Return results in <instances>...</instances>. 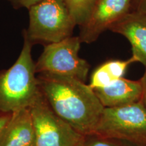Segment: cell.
Wrapping results in <instances>:
<instances>
[{
    "mask_svg": "<svg viewBox=\"0 0 146 146\" xmlns=\"http://www.w3.org/2000/svg\"><path fill=\"white\" fill-rule=\"evenodd\" d=\"M14 5V8H25L29 10L32 6L42 0H8Z\"/></svg>",
    "mask_w": 146,
    "mask_h": 146,
    "instance_id": "cell-14",
    "label": "cell"
},
{
    "mask_svg": "<svg viewBox=\"0 0 146 146\" xmlns=\"http://www.w3.org/2000/svg\"><path fill=\"white\" fill-rule=\"evenodd\" d=\"M76 25L83 26L88 21L97 0H63Z\"/></svg>",
    "mask_w": 146,
    "mask_h": 146,
    "instance_id": "cell-12",
    "label": "cell"
},
{
    "mask_svg": "<svg viewBox=\"0 0 146 146\" xmlns=\"http://www.w3.org/2000/svg\"><path fill=\"white\" fill-rule=\"evenodd\" d=\"M81 43L78 36L48 43L35 63L36 74L70 76L85 83L90 66L78 56Z\"/></svg>",
    "mask_w": 146,
    "mask_h": 146,
    "instance_id": "cell-5",
    "label": "cell"
},
{
    "mask_svg": "<svg viewBox=\"0 0 146 146\" xmlns=\"http://www.w3.org/2000/svg\"><path fill=\"white\" fill-rule=\"evenodd\" d=\"M38 83L56 114L83 135L95 133L104 107L94 89L77 78L39 74Z\"/></svg>",
    "mask_w": 146,
    "mask_h": 146,
    "instance_id": "cell-1",
    "label": "cell"
},
{
    "mask_svg": "<svg viewBox=\"0 0 146 146\" xmlns=\"http://www.w3.org/2000/svg\"><path fill=\"white\" fill-rule=\"evenodd\" d=\"M11 113H1L0 112V131L4 127V125L8 121L10 117Z\"/></svg>",
    "mask_w": 146,
    "mask_h": 146,
    "instance_id": "cell-17",
    "label": "cell"
},
{
    "mask_svg": "<svg viewBox=\"0 0 146 146\" xmlns=\"http://www.w3.org/2000/svg\"><path fill=\"white\" fill-rule=\"evenodd\" d=\"M94 91L104 107L114 108L139 102L142 86L140 81H132L123 77L108 86Z\"/></svg>",
    "mask_w": 146,
    "mask_h": 146,
    "instance_id": "cell-10",
    "label": "cell"
},
{
    "mask_svg": "<svg viewBox=\"0 0 146 146\" xmlns=\"http://www.w3.org/2000/svg\"><path fill=\"white\" fill-rule=\"evenodd\" d=\"M95 133L106 138L146 145V107L141 100L114 108H104Z\"/></svg>",
    "mask_w": 146,
    "mask_h": 146,
    "instance_id": "cell-4",
    "label": "cell"
},
{
    "mask_svg": "<svg viewBox=\"0 0 146 146\" xmlns=\"http://www.w3.org/2000/svg\"><path fill=\"white\" fill-rule=\"evenodd\" d=\"M29 11V25L24 35L32 44L62 41L71 36L76 25L63 0H42Z\"/></svg>",
    "mask_w": 146,
    "mask_h": 146,
    "instance_id": "cell-3",
    "label": "cell"
},
{
    "mask_svg": "<svg viewBox=\"0 0 146 146\" xmlns=\"http://www.w3.org/2000/svg\"><path fill=\"white\" fill-rule=\"evenodd\" d=\"M36 146H78L84 135L51 109L42 94L29 107Z\"/></svg>",
    "mask_w": 146,
    "mask_h": 146,
    "instance_id": "cell-6",
    "label": "cell"
},
{
    "mask_svg": "<svg viewBox=\"0 0 146 146\" xmlns=\"http://www.w3.org/2000/svg\"><path fill=\"white\" fill-rule=\"evenodd\" d=\"M110 30L127 38L132 47V57L146 68V14L131 10Z\"/></svg>",
    "mask_w": 146,
    "mask_h": 146,
    "instance_id": "cell-8",
    "label": "cell"
},
{
    "mask_svg": "<svg viewBox=\"0 0 146 146\" xmlns=\"http://www.w3.org/2000/svg\"><path fill=\"white\" fill-rule=\"evenodd\" d=\"M123 145L124 146H146V145H138V144H134V143H129V142H127V141H123Z\"/></svg>",
    "mask_w": 146,
    "mask_h": 146,
    "instance_id": "cell-18",
    "label": "cell"
},
{
    "mask_svg": "<svg viewBox=\"0 0 146 146\" xmlns=\"http://www.w3.org/2000/svg\"><path fill=\"white\" fill-rule=\"evenodd\" d=\"M136 62L131 57L127 60H112L103 63L95 69L91 76L89 85L92 89L108 86L123 78L129 66Z\"/></svg>",
    "mask_w": 146,
    "mask_h": 146,
    "instance_id": "cell-11",
    "label": "cell"
},
{
    "mask_svg": "<svg viewBox=\"0 0 146 146\" xmlns=\"http://www.w3.org/2000/svg\"><path fill=\"white\" fill-rule=\"evenodd\" d=\"M78 146H124L123 142L120 140L106 138L96 133L84 135L83 140Z\"/></svg>",
    "mask_w": 146,
    "mask_h": 146,
    "instance_id": "cell-13",
    "label": "cell"
},
{
    "mask_svg": "<svg viewBox=\"0 0 146 146\" xmlns=\"http://www.w3.org/2000/svg\"><path fill=\"white\" fill-rule=\"evenodd\" d=\"M131 10L146 14V0H133Z\"/></svg>",
    "mask_w": 146,
    "mask_h": 146,
    "instance_id": "cell-15",
    "label": "cell"
},
{
    "mask_svg": "<svg viewBox=\"0 0 146 146\" xmlns=\"http://www.w3.org/2000/svg\"><path fill=\"white\" fill-rule=\"evenodd\" d=\"M0 146H36L29 108L11 113L0 131Z\"/></svg>",
    "mask_w": 146,
    "mask_h": 146,
    "instance_id": "cell-9",
    "label": "cell"
},
{
    "mask_svg": "<svg viewBox=\"0 0 146 146\" xmlns=\"http://www.w3.org/2000/svg\"><path fill=\"white\" fill-rule=\"evenodd\" d=\"M133 0H97L88 21L81 27L82 43H91L131 11Z\"/></svg>",
    "mask_w": 146,
    "mask_h": 146,
    "instance_id": "cell-7",
    "label": "cell"
},
{
    "mask_svg": "<svg viewBox=\"0 0 146 146\" xmlns=\"http://www.w3.org/2000/svg\"><path fill=\"white\" fill-rule=\"evenodd\" d=\"M33 44L24 35V44L16 61L10 68L0 70V112L12 113L29 108L41 95Z\"/></svg>",
    "mask_w": 146,
    "mask_h": 146,
    "instance_id": "cell-2",
    "label": "cell"
},
{
    "mask_svg": "<svg viewBox=\"0 0 146 146\" xmlns=\"http://www.w3.org/2000/svg\"><path fill=\"white\" fill-rule=\"evenodd\" d=\"M142 86V94L141 101L143 102L144 106L146 107V68L143 76L140 80Z\"/></svg>",
    "mask_w": 146,
    "mask_h": 146,
    "instance_id": "cell-16",
    "label": "cell"
}]
</instances>
